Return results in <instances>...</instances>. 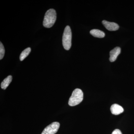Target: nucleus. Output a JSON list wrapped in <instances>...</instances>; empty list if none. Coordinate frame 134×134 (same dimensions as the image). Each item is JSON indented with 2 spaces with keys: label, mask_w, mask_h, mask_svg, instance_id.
<instances>
[{
  "label": "nucleus",
  "mask_w": 134,
  "mask_h": 134,
  "mask_svg": "<svg viewBox=\"0 0 134 134\" xmlns=\"http://www.w3.org/2000/svg\"><path fill=\"white\" fill-rule=\"evenodd\" d=\"M110 110L112 114L115 115H119L124 111V109L122 107L116 104L111 105Z\"/></svg>",
  "instance_id": "0eeeda50"
},
{
  "label": "nucleus",
  "mask_w": 134,
  "mask_h": 134,
  "mask_svg": "<svg viewBox=\"0 0 134 134\" xmlns=\"http://www.w3.org/2000/svg\"><path fill=\"white\" fill-rule=\"evenodd\" d=\"M121 53V48L120 47H115L113 50H111L110 52V61L111 62H114L115 61L118 55H119Z\"/></svg>",
  "instance_id": "423d86ee"
},
{
  "label": "nucleus",
  "mask_w": 134,
  "mask_h": 134,
  "mask_svg": "<svg viewBox=\"0 0 134 134\" xmlns=\"http://www.w3.org/2000/svg\"><path fill=\"white\" fill-rule=\"evenodd\" d=\"M72 34L71 29L69 26L65 27L62 37V44L65 50H68L72 45Z\"/></svg>",
  "instance_id": "7ed1b4c3"
},
{
  "label": "nucleus",
  "mask_w": 134,
  "mask_h": 134,
  "mask_svg": "<svg viewBox=\"0 0 134 134\" xmlns=\"http://www.w3.org/2000/svg\"><path fill=\"white\" fill-rule=\"evenodd\" d=\"M90 33L93 37L99 38H103L105 36L104 32L100 30H97V29H93L91 30L90 32Z\"/></svg>",
  "instance_id": "6e6552de"
},
{
  "label": "nucleus",
  "mask_w": 134,
  "mask_h": 134,
  "mask_svg": "<svg viewBox=\"0 0 134 134\" xmlns=\"http://www.w3.org/2000/svg\"><path fill=\"white\" fill-rule=\"evenodd\" d=\"M83 92L81 90L76 89L72 92V96L69 100V105L70 106H74L80 104L83 99Z\"/></svg>",
  "instance_id": "f03ea898"
},
{
  "label": "nucleus",
  "mask_w": 134,
  "mask_h": 134,
  "mask_svg": "<svg viewBox=\"0 0 134 134\" xmlns=\"http://www.w3.org/2000/svg\"><path fill=\"white\" fill-rule=\"evenodd\" d=\"M59 127V122H53L46 127L41 134H55L58 132Z\"/></svg>",
  "instance_id": "20e7f679"
},
{
  "label": "nucleus",
  "mask_w": 134,
  "mask_h": 134,
  "mask_svg": "<svg viewBox=\"0 0 134 134\" xmlns=\"http://www.w3.org/2000/svg\"><path fill=\"white\" fill-rule=\"evenodd\" d=\"M0 43V59L2 60L5 55V50L2 43Z\"/></svg>",
  "instance_id": "9b49d317"
},
{
  "label": "nucleus",
  "mask_w": 134,
  "mask_h": 134,
  "mask_svg": "<svg viewBox=\"0 0 134 134\" xmlns=\"http://www.w3.org/2000/svg\"><path fill=\"white\" fill-rule=\"evenodd\" d=\"M56 19V13L55 10L51 9L48 10L45 15L43 26L47 28H50L54 25Z\"/></svg>",
  "instance_id": "f257e3e1"
},
{
  "label": "nucleus",
  "mask_w": 134,
  "mask_h": 134,
  "mask_svg": "<svg viewBox=\"0 0 134 134\" xmlns=\"http://www.w3.org/2000/svg\"><path fill=\"white\" fill-rule=\"evenodd\" d=\"M12 76H8L1 83V87L3 90H5L11 82H12Z\"/></svg>",
  "instance_id": "1a4fd4ad"
},
{
  "label": "nucleus",
  "mask_w": 134,
  "mask_h": 134,
  "mask_svg": "<svg viewBox=\"0 0 134 134\" xmlns=\"http://www.w3.org/2000/svg\"><path fill=\"white\" fill-rule=\"evenodd\" d=\"M102 23L106 29L110 31H115L117 30L119 28V25L113 22H110L104 20Z\"/></svg>",
  "instance_id": "39448f33"
},
{
  "label": "nucleus",
  "mask_w": 134,
  "mask_h": 134,
  "mask_svg": "<svg viewBox=\"0 0 134 134\" xmlns=\"http://www.w3.org/2000/svg\"><path fill=\"white\" fill-rule=\"evenodd\" d=\"M31 48L30 47L26 48L21 53L20 55V60L21 61L23 60L25 58H26L29 55V54L31 52Z\"/></svg>",
  "instance_id": "9d476101"
},
{
  "label": "nucleus",
  "mask_w": 134,
  "mask_h": 134,
  "mask_svg": "<svg viewBox=\"0 0 134 134\" xmlns=\"http://www.w3.org/2000/svg\"><path fill=\"white\" fill-rule=\"evenodd\" d=\"M111 134H122V133L121 132L120 130L119 129H115L113 133H112Z\"/></svg>",
  "instance_id": "f8f14e48"
}]
</instances>
